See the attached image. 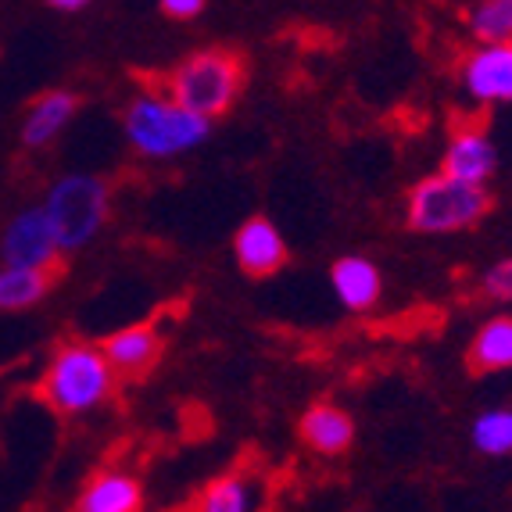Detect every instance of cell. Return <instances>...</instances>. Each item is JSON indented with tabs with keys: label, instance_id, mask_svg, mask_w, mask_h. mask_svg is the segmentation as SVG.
Instances as JSON below:
<instances>
[{
	"label": "cell",
	"instance_id": "obj_1",
	"mask_svg": "<svg viewBox=\"0 0 512 512\" xmlns=\"http://www.w3.org/2000/svg\"><path fill=\"white\" fill-rule=\"evenodd\" d=\"M122 137L144 162H172L212 137V122L180 108L165 86H140L122 104Z\"/></svg>",
	"mask_w": 512,
	"mask_h": 512
},
{
	"label": "cell",
	"instance_id": "obj_2",
	"mask_svg": "<svg viewBox=\"0 0 512 512\" xmlns=\"http://www.w3.org/2000/svg\"><path fill=\"white\" fill-rule=\"evenodd\" d=\"M40 398L58 416H90L104 409L119 391V373L108 366L101 344L94 341H61L40 376Z\"/></svg>",
	"mask_w": 512,
	"mask_h": 512
},
{
	"label": "cell",
	"instance_id": "obj_3",
	"mask_svg": "<svg viewBox=\"0 0 512 512\" xmlns=\"http://www.w3.org/2000/svg\"><path fill=\"white\" fill-rule=\"evenodd\" d=\"M40 212L61 255L86 251L111 219V187L97 172H65L43 190Z\"/></svg>",
	"mask_w": 512,
	"mask_h": 512
},
{
	"label": "cell",
	"instance_id": "obj_4",
	"mask_svg": "<svg viewBox=\"0 0 512 512\" xmlns=\"http://www.w3.org/2000/svg\"><path fill=\"white\" fill-rule=\"evenodd\" d=\"M248 79V65L233 47H201L176 61V69L165 79V90L180 108L194 111L201 119L215 122L237 104Z\"/></svg>",
	"mask_w": 512,
	"mask_h": 512
},
{
	"label": "cell",
	"instance_id": "obj_5",
	"mask_svg": "<svg viewBox=\"0 0 512 512\" xmlns=\"http://www.w3.org/2000/svg\"><path fill=\"white\" fill-rule=\"evenodd\" d=\"M491 208H495V201L484 187H466L444 172H430L419 183H412L405 194V226L416 233L444 237V233H462L480 226Z\"/></svg>",
	"mask_w": 512,
	"mask_h": 512
},
{
	"label": "cell",
	"instance_id": "obj_6",
	"mask_svg": "<svg viewBox=\"0 0 512 512\" xmlns=\"http://www.w3.org/2000/svg\"><path fill=\"white\" fill-rule=\"evenodd\" d=\"M455 83L477 108L512 104V43H470V51H462L455 65Z\"/></svg>",
	"mask_w": 512,
	"mask_h": 512
},
{
	"label": "cell",
	"instance_id": "obj_7",
	"mask_svg": "<svg viewBox=\"0 0 512 512\" xmlns=\"http://www.w3.org/2000/svg\"><path fill=\"white\" fill-rule=\"evenodd\" d=\"M61 262V251L54 244V233L43 219L40 205H22L4 219L0 226V265L15 269H40L54 273Z\"/></svg>",
	"mask_w": 512,
	"mask_h": 512
},
{
	"label": "cell",
	"instance_id": "obj_8",
	"mask_svg": "<svg viewBox=\"0 0 512 512\" xmlns=\"http://www.w3.org/2000/svg\"><path fill=\"white\" fill-rule=\"evenodd\" d=\"M498 147L484 126H455L448 133V144L441 151V172L452 180L466 183V187H484L498 176Z\"/></svg>",
	"mask_w": 512,
	"mask_h": 512
},
{
	"label": "cell",
	"instance_id": "obj_9",
	"mask_svg": "<svg viewBox=\"0 0 512 512\" xmlns=\"http://www.w3.org/2000/svg\"><path fill=\"white\" fill-rule=\"evenodd\" d=\"M233 258H237L244 273L262 280V276L280 273L287 258H291V251H287L280 226L269 215H248L233 233Z\"/></svg>",
	"mask_w": 512,
	"mask_h": 512
},
{
	"label": "cell",
	"instance_id": "obj_10",
	"mask_svg": "<svg viewBox=\"0 0 512 512\" xmlns=\"http://www.w3.org/2000/svg\"><path fill=\"white\" fill-rule=\"evenodd\" d=\"M79 108H83V101H79L72 90H43L40 97H33V104H29L22 122H18V140H22V147H29V151L54 147L69 133Z\"/></svg>",
	"mask_w": 512,
	"mask_h": 512
},
{
	"label": "cell",
	"instance_id": "obj_11",
	"mask_svg": "<svg viewBox=\"0 0 512 512\" xmlns=\"http://www.w3.org/2000/svg\"><path fill=\"white\" fill-rule=\"evenodd\" d=\"M165 348L162 330L154 323H129L119 326L115 333H108L101 341V351L108 366L119 376H144L158 366Z\"/></svg>",
	"mask_w": 512,
	"mask_h": 512
},
{
	"label": "cell",
	"instance_id": "obj_12",
	"mask_svg": "<svg viewBox=\"0 0 512 512\" xmlns=\"http://www.w3.org/2000/svg\"><path fill=\"white\" fill-rule=\"evenodd\" d=\"M72 512H144V484L122 466H104L79 487Z\"/></svg>",
	"mask_w": 512,
	"mask_h": 512
},
{
	"label": "cell",
	"instance_id": "obj_13",
	"mask_svg": "<svg viewBox=\"0 0 512 512\" xmlns=\"http://www.w3.org/2000/svg\"><path fill=\"white\" fill-rule=\"evenodd\" d=\"M298 434L308 444V452L323 455V459H341L351 452L359 427H355V416L348 409L333 402H316L301 412Z\"/></svg>",
	"mask_w": 512,
	"mask_h": 512
},
{
	"label": "cell",
	"instance_id": "obj_14",
	"mask_svg": "<svg viewBox=\"0 0 512 512\" xmlns=\"http://www.w3.org/2000/svg\"><path fill=\"white\" fill-rule=\"evenodd\" d=\"M333 298L348 312H369L384 298V273L366 255H344L330 265Z\"/></svg>",
	"mask_w": 512,
	"mask_h": 512
},
{
	"label": "cell",
	"instance_id": "obj_15",
	"mask_svg": "<svg viewBox=\"0 0 512 512\" xmlns=\"http://www.w3.org/2000/svg\"><path fill=\"white\" fill-rule=\"evenodd\" d=\"M262 509V487L248 473H219L208 480L197 495L194 512H258Z\"/></svg>",
	"mask_w": 512,
	"mask_h": 512
},
{
	"label": "cell",
	"instance_id": "obj_16",
	"mask_svg": "<svg viewBox=\"0 0 512 512\" xmlns=\"http://www.w3.org/2000/svg\"><path fill=\"white\" fill-rule=\"evenodd\" d=\"M473 373H509L512 369V316H491L477 326L466 351Z\"/></svg>",
	"mask_w": 512,
	"mask_h": 512
},
{
	"label": "cell",
	"instance_id": "obj_17",
	"mask_svg": "<svg viewBox=\"0 0 512 512\" xmlns=\"http://www.w3.org/2000/svg\"><path fill=\"white\" fill-rule=\"evenodd\" d=\"M54 273L0 265V312H29L51 294Z\"/></svg>",
	"mask_w": 512,
	"mask_h": 512
},
{
	"label": "cell",
	"instance_id": "obj_18",
	"mask_svg": "<svg viewBox=\"0 0 512 512\" xmlns=\"http://www.w3.org/2000/svg\"><path fill=\"white\" fill-rule=\"evenodd\" d=\"M462 26L473 43H512V0H477L462 8Z\"/></svg>",
	"mask_w": 512,
	"mask_h": 512
},
{
	"label": "cell",
	"instance_id": "obj_19",
	"mask_svg": "<svg viewBox=\"0 0 512 512\" xmlns=\"http://www.w3.org/2000/svg\"><path fill=\"white\" fill-rule=\"evenodd\" d=\"M470 441L487 459H509L512 455V405L484 409L470 423Z\"/></svg>",
	"mask_w": 512,
	"mask_h": 512
},
{
	"label": "cell",
	"instance_id": "obj_20",
	"mask_svg": "<svg viewBox=\"0 0 512 512\" xmlns=\"http://www.w3.org/2000/svg\"><path fill=\"white\" fill-rule=\"evenodd\" d=\"M480 294L491 298L495 305H512V255L484 269L480 276Z\"/></svg>",
	"mask_w": 512,
	"mask_h": 512
},
{
	"label": "cell",
	"instance_id": "obj_21",
	"mask_svg": "<svg viewBox=\"0 0 512 512\" xmlns=\"http://www.w3.org/2000/svg\"><path fill=\"white\" fill-rule=\"evenodd\" d=\"M158 11H162L165 18H172V22H194V18L205 15L208 4L205 0H162Z\"/></svg>",
	"mask_w": 512,
	"mask_h": 512
},
{
	"label": "cell",
	"instance_id": "obj_22",
	"mask_svg": "<svg viewBox=\"0 0 512 512\" xmlns=\"http://www.w3.org/2000/svg\"><path fill=\"white\" fill-rule=\"evenodd\" d=\"M47 8L58 11V15H79V11H86L90 4H86V0H51Z\"/></svg>",
	"mask_w": 512,
	"mask_h": 512
}]
</instances>
